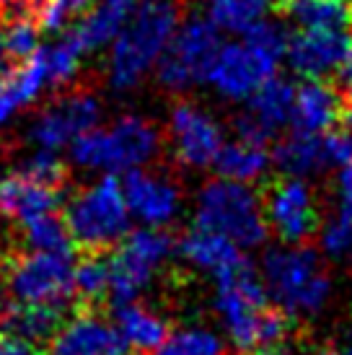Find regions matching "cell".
I'll use <instances>...</instances> for the list:
<instances>
[{
    "instance_id": "cell-1",
    "label": "cell",
    "mask_w": 352,
    "mask_h": 355,
    "mask_svg": "<svg viewBox=\"0 0 352 355\" xmlns=\"http://www.w3.org/2000/svg\"><path fill=\"white\" fill-rule=\"evenodd\" d=\"M215 283V309L238 350L252 353L283 340L290 327V316L283 309L270 306L267 286L249 262L218 277Z\"/></svg>"
},
{
    "instance_id": "cell-2",
    "label": "cell",
    "mask_w": 352,
    "mask_h": 355,
    "mask_svg": "<svg viewBox=\"0 0 352 355\" xmlns=\"http://www.w3.org/2000/svg\"><path fill=\"white\" fill-rule=\"evenodd\" d=\"M176 0H137L125 29L112 42L107 78L114 91L135 89L158 65L179 29Z\"/></svg>"
},
{
    "instance_id": "cell-3",
    "label": "cell",
    "mask_w": 352,
    "mask_h": 355,
    "mask_svg": "<svg viewBox=\"0 0 352 355\" xmlns=\"http://www.w3.org/2000/svg\"><path fill=\"white\" fill-rule=\"evenodd\" d=\"M161 150V130L140 114H125L109 130H88L70 146V158L91 171H135L150 164Z\"/></svg>"
},
{
    "instance_id": "cell-4",
    "label": "cell",
    "mask_w": 352,
    "mask_h": 355,
    "mask_svg": "<svg viewBox=\"0 0 352 355\" xmlns=\"http://www.w3.org/2000/svg\"><path fill=\"white\" fill-rule=\"evenodd\" d=\"M262 280L270 298L288 316L319 314L332 293L322 259L308 247L270 249L262 259Z\"/></svg>"
},
{
    "instance_id": "cell-5",
    "label": "cell",
    "mask_w": 352,
    "mask_h": 355,
    "mask_svg": "<svg viewBox=\"0 0 352 355\" xmlns=\"http://www.w3.org/2000/svg\"><path fill=\"white\" fill-rule=\"evenodd\" d=\"M195 228L220 234L241 249H254L264 244L270 223L249 184L213 179L197 195Z\"/></svg>"
},
{
    "instance_id": "cell-6",
    "label": "cell",
    "mask_w": 352,
    "mask_h": 355,
    "mask_svg": "<svg viewBox=\"0 0 352 355\" xmlns=\"http://www.w3.org/2000/svg\"><path fill=\"white\" fill-rule=\"evenodd\" d=\"M130 218L125 189L109 174L70 200L65 223L76 244L86 252H101L130 236Z\"/></svg>"
},
{
    "instance_id": "cell-7",
    "label": "cell",
    "mask_w": 352,
    "mask_h": 355,
    "mask_svg": "<svg viewBox=\"0 0 352 355\" xmlns=\"http://www.w3.org/2000/svg\"><path fill=\"white\" fill-rule=\"evenodd\" d=\"M6 291L19 304L62 306L76 298V265L73 254L26 252L6 265Z\"/></svg>"
},
{
    "instance_id": "cell-8",
    "label": "cell",
    "mask_w": 352,
    "mask_h": 355,
    "mask_svg": "<svg viewBox=\"0 0 352 355\" xmlns=\"http://www.w3.org/2000/svg\"><path fill=\"white\" fill-rule=\"evenodd\" d=\"M174 252V239L161 228L132 231L109 259V301L114 309L135 304L156 270Z\"/></svg>"
},
{
    "instance_id": "cell-9",
    "label": "cell",
    "mask_w": 352,
    "mask_h": 355,
    "mask_svg": "<svg viewBox=\"0 0 352 355\" xmlns=\"http://www.w3.org/2000/svg\"><path fill=\"white\" fill-rule=\"evenodd\" d=\"M223 44L218 40V29L210 19L192 16L179 24L174 40L168 42L166 52L156 65L161 86L168 91H186L207 80L210 65Z\"/></svg>"
},
{
    "instance_id": "cell-10",
    "label": "cell",
    "mask_w": 352,
    "mask_h": 355,
    "mask_svg": "<svg viewBox=\"0 0 352 355\" xmlns=\"http://www.w3.org/2000/svg\"><path fill=\"white\" fill-rule=\"evenodd\" d=\"M98 119H101V104L96 96L86 91H73L47 104L34 117L29 140L37 146V150L58 153L60 148H70L80 135L96 128Z\"/></svg>"
},
{
    "instance_id": "cell-11",
    "label": "cell",
    "mask_w": 352,
    "mask_h": 355,
    "mask_svg": "<svg viewBox=\"0 0 352 355\" xmlns=\"http://www.w3.org/2000/svg\"><path fill=\"white\" fill-rule=\"evenodd\" d=\"M277 62L280 60L270 58L267 52L256 50L249 42H231L218 50L210 73H207V83L223 99L246 101L252 99L267 80L274 78Z\"/></svg>"
},
{
    "instance_id": "cell-12",
    "label": "cell",
    "mask_w": 352,
    "mask_h": 355,
    "mask_svg": "<svg viewBox=\"0 0 352 355\" xmlns=\"http://www.w3.org/2000/svg\"><path fill=\"white\" fill-rule=\"evenodd\" d=\"M168 135H171L179 164L189 168L213 166L225 143L218 119L207 114L205 109L195 107L192 101H182L171 109Z\"/></svg>"
},
{
    "instance_id": "cell-13",
    "label": "cell",
    "mask_w": 352,
    "mask_h": 355,
    "mask_svg": "<svg viewBox=\"0 0 352 355\" xmlns=\"http://www.w3.org/2000/svg\"><path fill=\"white\" fill-rule=\"evenodd\" d=\"M295 89L283 78H270L249 99V109L234 119V132L238 140L267 146L280 130L290 122Z\"/></svg>"
},
{
    "instance_id": "cell-14",
    "label": "cell",
    "mask_w": 352,
    "mask_h": 355,
    "mask_svg": "<svg viewBox=\"0 0 352 355\" xmlns=\"http://www.w3.org/2000/svg\"><path fill=\"white\" fill-rule=\"evenodd\" d=\"M264 216L270 228L277 231V236L288 244H301L316 231L319 216L313 207V195L303 179L288 177L277 182L270 195H267V207Z\"/></svg>"
},
{
    "instance_id": "cell-15",
    "label": "cell",
    "mask_w": 352,
    "mask_h": 355,
    "mask_svg": "<svg viewBox=\"0 0 352 355\" xmlns=\"http://www.w3.org/2000/svg\"><path fill=\"white\" fill-rule=\"evenodd\" d=\"M122 189H125L130 216L146 223L148 228H161L171 223L182 205V195L174 182L146 168L130 171Z\"/></svg>"
},
{
    "instance_id": "cell-16",
    "label": "cell",
    "mask_w": 352,
    "mask_h": 355,
    "mask_svg": "<svg viewBox=\"0 0 352 355\" xmlns=\"http://www.w3.org/2000/svg\"><path fill=\"white\" fill-rule=\"evenodd\" d=\"M347 31H298L288 42L285 58L290 68L306 80H322L329 73H340L347 50H350Z\"/></svg>"
},
{
    "instance_id": "cell-17",
    "label": "cell",
    "mask_w": 352,
    "mask_h": 355,
    "mask_svg": "<svg viewBox=\"0 0 352 355\" xmlns=\"http://www.w3.org/2000/svg\"><path fill=\"white\" fill-rule=\"evenodd\" d=\"M127 350L117 324L101 319L96 311L73 316L49 343V355H127Z\"/></svg>"
},
{
    "instance_id": "cell-18",
    "label": "cell",
    "mask_w": 352,
    "mask_h": 355,
    "mask_svg": "<svg viewBox=\"0 0 352 355\" xmlns=\"http://www.w3.org/2000/svg\"><path fill=\"white\" fill-rule=\"evenodd\" d=\"M62 202V189L42 184L24 171H10L0 177V216L26 223L31 218L55 213Z\"/></svg>"
},
{
    "instance_id": "cell-19",
    "label": "cell",
    "mask_w": 352,
    "mask_h": 355,
    "mask_svg": "<svg viewBox=\"0 0 352 355\" xmlns=\"http://www.w3.org/2000/svg\"><path fill=\"white\" fill-rule=\"evenodd\" d=\"M337 117H342V104L337 91L324 80H306L295 89L290 125L293 132L324 135L329 132Z\"/></svg>"
},
{
    "instance_id": "cell-20",
    "label": "cell",
    "mask_w": 352,
    "mask_h": 355,
    "mask_svg": "<svg viewBox=\"0 0 352 355\" xmlns=\"http://www.w3.org/2000/svg\"><path fill=\"white\" fill-rule=\"evenodd\" d=\"M49 86V73L42 55L19 62L0 76V125H6L19 112L31 107L39 94Z\"/></svg>"
},
{
    "instance_id": "cell-21",
    "label": "cell",
    "mask_w": 352,
    "mask_h": 355,
    "mask_svg": "<svg viewBox=\"0 0 352 355\" xmlns=\"http://www.w3.org/2000/svg\"><path fill=\"white\" fill-rule=\"evenodd\" d=\"M179 254L184 257L186 262L202 272L223 277L228 272H234L236 267H241L249 262L241 254V247L234 244L231 239L213 234V231H202V228H192L182 241H179Z\"/></svg>"
},
{
    "instance_id": "cell-22",
    "label": "cell",
    "mask_w": 352,
    "mask_h": 355,
    "mask_svg": "<svg viewBox=\"0 0 352 355\" xmlns=\"http://www.w3.org/2000/svg\"><path fill=\"white\" fill-rule=\"evenodd\" d=\"M132 8H135V0H104L101 6L88 10L86 16L68 31V37L78 44V50L83 55L101 50L117 40Z\"/></svg>"
},
{
    "instance_id": "cell-23",
    "label": "cell",
    "mask_w": 352,
    "mask_h": 355,
    "mask_svg": "<svg viewBox=\"0 0 352 355\" xmlns=\"http://www.w3.org/2000/svg\"><path fill=\"white\" fill-rule=\"evenodd\" d=\"M62 327L60 306H37V304H13L6 306L0 314V335L16 337L31 345L52 343Z\"/></svg>"
},
{
    "instance_id": "cell-24",
    "label": "cell",
    "mask_w": 352,
    "mask_h": 355,
    "mask_svg": "<svg viewBox=\"0 0 352 355\" xmlns=\"http://www.w3.org/2000/svg\"><path fill=\"white\" fill-rule=\"evenodd\" d=\"M114 324H117L119 335L125 340V345L135 353L150 355L153 350L164 345L171 332L164 316H158L156 311H150L146 306H119L117 316H114Z\"/></svg>"
},
{
    "instance_id": "cell-25",
    "label": "cell",
    "mask_w": 352,
    "mask_h": 355,
    "mask_svg": "<svg viewBox=\"0 0 352 355\" xmlns=\"http://www.w3.org/2000/svg\"><path fill=\"white\" fill-rule=\"evenodd\" d=\"M285 16L303 31H350V0H283Z\"/></svg>"
},
{
    "instance_id": "cell-26",
    "label": "cell",
    "mask_w": 352,
    "mask_h": 355,
    "mask_svg": "<svg viewBox=\"0 0 352 355\" xmlns=\"http://www.w3.org/2000/svg\"><path fill=\"white\" fill-rule=\"evenodd\" d=\"M274 164L293 179L313 177V174L326 171L329 158L324 148V135L293 132L290 138L280 140V146L274 148Z\"/></svg>"
},
{
    "instance_id": "cell-27",
    "label": "cell",
    "mask_w": 352,
    "mask_h": 355,
    "mask_svg": "<svg viewBox=\"0 0 352 355\" xmlns=\"http://www.w3.org/2000/svg\"><path fill=\"white\" fill-rule=\"evenodd\" d=\"M272 156L267 153L264 146L256 143H246V140L236 138L234 143H223L220 153L215 156V171L220 179H231V182H241L249 184L259 179L270 168Z\"/></svg>"
},
{
    "instance_id": "cell-28",
    "label": "cell",
    "mask_w": 352,
    "mask_h": 355,
    "mask_svg": "<svg viewBox=\"0 0 352 355\" xmlns=\"http://www.w3.org/2000/svg\"><path fill=\"white\" fill-rule=\"evenodd\" d=\"M270 6L272 0H205L210 24L231 34H246L262 21Z\"/></svg>"
},
{
    "instance_id": "cell-29",
    "label": "cell",
    "mask_w": 352,
    "mask_h": 355,
    "mask_svg": "<svg viewBox=\"0 0 352 355\" xmlns=\"http://www.w3.org/2000/svg\"><path fill=\"white\" fill-rule=\"evenodd\" d=\"M76 298L83 304V311L109 301V259L101 252H86L76 265Z\"/></svg>"
},
{
    "instance_id": "cell-30",
    "label": "cell",
    "mask_w": 352,
    "mask_h": 355,
    "mask_svg": "<svg viewBox=\"0 0 352 355\" xmlns=\"http://www.w3.org/2000/svg\"><path fill=\"white\" fill-rule=\"evenodd\" d=\"M24 231V241L31 247V252H58V254H70L73 249V236L65 223V218L58 213H47V216L31 218L26 223H21Z\"/></svg>"
},
{
    "instance_id": "cell-31",
    "label": "cell",
    "mask_w": 352,
    "mask_h": 355,
    "mask_svg": "<svg viewBox=\"0 0 352 355\" xmlns=\"http://www.w3.org/2000/svg\"><path fill=\"white\" fill-rule=\"evenodd\" d=\"M150 355H225L223 340L205 327H184L164 340Z\"/></svg>"
},
{
    "instance_id": "cell-32",
    "label": "cell",
    "mask_w": 352,
    "mask_h": 355,
    "mask_svg": "<svg viewBox=\"0 0 352 355\" xmlns=\"http://www.w3.org/2000/svg\"><path fill=\"white\" fill-rule=\"evenodd\" d=\"M91 10V0H39L34 16L39 21L42 31L62 34L70 31Z\"/></svg>"
},
{
    "instance_id": "cell-33",
    "label": "cell",
    "mask_w": 352,
    "mask_h": 355,
    "mask_svg": "<svg viewBox=\"0 0 352 355\" xmlns=\"http://www.w3.org/2000/svg\"><path fill=\"white\" fill-rule=\"evenodd\" d=\"M39 55H42V60H44V65H47L49 86H62V83H68V80L78 73L80 58H83V52L78 50V44L70 40L68 34L60 42H55V44L42 47Z\"/></svg>"
},
{
    "instance_id": "cell-34",
    "label": "cell",
    "mask_w": 352,
    "mask_h": 355,
    "mask_svg": "<svg viewBox=\"0 0 352 355\" xmlns=\"http://www.w3.org/2000/svg\"><path fill=\"white\" fill-rule=\"evenodd\" d=\"M39 37H42V26L31 13H19V16H13L10 24L6 26V47H8V58L19 60V62L34 58V55L42 50Z\"/></svg>"
},
{
    "instance_id": "cell-35",
    "label": "cell",
    "mask_w": 352,
    "mask_h": 355,
    "mask_svg": "<svg viewBox=\"0 0 352 355\" xmlns=\"http://www.w3.org/2000/svg\"><path fill=\"white\" fill-rule=\"evenodd\" d=\"M19 171H24L26 177L37 179L42 184H49V187H60L65 189V182H68V166L62 164V158L52 150H37L31 153L24 164H21Z\"/></svg>"
},
{
    "instance_id": "cell-36",
    "label": "cell",
    "mask_w": 352,
    "mask_h": 355,
    "mask_svg": "<svg viewBox=\"0 0 352 355\" xmlns=\"http://www.w3.org/2000/svg\"><path fill=\"white\" fill-rule=\"evenodd\" d=\"M322 249L329 257H350L352 254V216L340 210L337 216L322 228Z\"/></svg>"
},
{
    "instance_id": "cell-37",
    "label": "cell",
    "mask_w": 352,
    "mask_h": 355,
    "mask_svg": "<svg viewBox=\"0 0 352 355\" xmlns=\"http://www.w3.org/2000/svg\"><path fill=\"white\" fill-rule=\"evenodd\" d=\"M324 148H326L329 166H352V128L324 132Z\"/></svg>"
},
{
    "instance_id": "cell-38",
    "label": "cell",
    "mask_w": 352,
    "mask_h": 355,
    "mask_svg": "<svg viewBox=\"0 0 352 355\" xmlns=\"http://www.w3.org/2000/svg\"><path fill=\"white\" fill-rule=\"evenodd\" d=\"M0 355H42V350L37 345H31V343L0 335Z\"/></svg>"
},
{
    "instance_id": "cell-39",
    "label": "cell",
    "mask_w": 352,
    "mask_h": 355,
    "mask_svg": "<svg viewBox=\"0 0 352 355\" xmlns=\"http://www.w3.org/2000/svg\"><path fill=\"white\" fill-rule=\"evenodd\" d=\"M340 210L352 216V166L342 168L340 174Z\"/></svg>"
},
{
    "instance_id": "cell-40",
    "label": "cell",
    "mask_w": 352,
    "mask_h": 355,
    "mask_svg": "<svg viewBox=\"0 0 352 355\" xmlns=\"http://www.w3.org/2000/svg\"><path fill=\"white\" fill-rule=\"evenodd\" d=\"M340 86L352 94V42H350V50H347V58H344L342 68H340Z\"/></svg>"
},
{
    "instance_id": "cell-41",
    "label": "cell",
    "mask_w": 352,
    "mask_h": 355,
    "mask_svg": "<svg viewBox=\"0 0 352 355\" xmlns=\"http://www.w3.org/2000/svg\"><path fill=\"white\" fill-rule=\"evenodd\" d=\"M252 355H293V353L285 350V347L277 343V345H264V347H259V350H252Z\"/></svg>"
},
{
    "instance_id": "cell-42",
    "label": "cell",
    "mask_w": 352,
    "mask_h": 355,
    "mask_svg": "<svg viewBox=\"0 0 352 355\" xmlns=\"http://www.w3.org/2000/svg\"><path fill=\"white\" fill-rule=\"evenodd\" d=\"M319 355H352V345H332V347H324Z\"/></svg>"
},
{
    "instance_id": "cell-43",
    "label": "cell",
    "mask_w": 352,
    "mask_h": 355,
    "mask_svg": "<svg viewBox=\"0 0 352 355\" xmlns=\"http://www.w3.org/2000/svg\"><path fill=\"white\" fill-rule=\"evenodd\" d=\"M342 119L347 122V128H352V99L342 107Z\"/></svg>"
},
{
    "instance_id": "cell-44",
    "label": "cell",
    "mask_w": 352,
    "mask_h": 355,
    "mask_svg": "<svg viewBox=\"0 0 352 355\" xmlns=\"http://www.w3.org/2000/svg\"><path fill=\"white\" fill-rule=\"evenodd\" d=\"M16 0H0V6H13Z\"/></svg>"
}]
</instances>
